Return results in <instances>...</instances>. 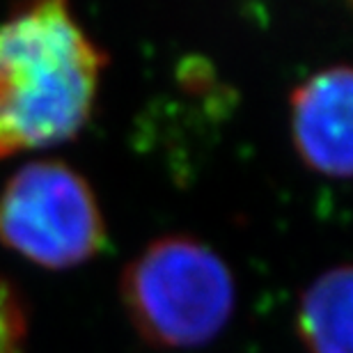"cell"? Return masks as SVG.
Segmentation results:
<instances>
[{
	"label": "cell",
	"instance_id": "7a4b0ae2",
	"mask_svg": "<svg viewBox=\"0 0 353 353\" xmlns=\"http://www.w3.org/2000/svg\"><path fill=\"white\" fill-rule=\"evenodd\" d=\"M124 307L145 342L195 349L211 342L234 312V275L211 245L163 236L131 259L119 282Z\"/></svg>",
	"mask_w": 353,
	"mask_h": 353
},
{
	"label": "cell",
	"instance_id": "5b68a950",
	"mask_svg": "<svg viewBox=\"0 0 353 353\" xmlns=\"http://www.w3.org/2000/svg\"><path fill=\"white\" fill-rule=\"evenodd\" d=\"M351 266H335L310 282L299 301V335L310 353H351Z\"/></svg>",
	"mask_w": 353,
	"mask_h": 353
},
{
	"label": "cell",
	"instance_id": "3957f363",
	"mask_svg": "<svg viewBox=\"0 0 353 353\" xmlns=\"http://www.w3.org/2000/svg\"><path fill=\"white\" fill-rule=\"evenodd\" d=\"M0 241L53 271L88 262L105 243L94 190L65 161L26 163L0 190Z\"/></svg>",
	"mask_w": 353,
	"mask_h": 353
},
{
	"label": "cell",
	"instance_id": "277c9868",
	"mask_svg": "<svg viewBox=\"0 0 353 353\" xmlns=\"http://www.w3.org/2000/svg\"><path fill=\"white\" fill-rule=\"evenodd\" d=\"M353 74L347 65L314 72L292 94V136L301 161L323 176L351 174Z\"/></svg>",
	"mask_w": 353,
	"mask_h": 353
},
{
	"label": "cell",
	"instance_id": "6da1fadb",
	"mask_svg": "<svg viewBox=\"0 0 353 353\" xmlns=\"http://www.w3.org/2000/svg\"><path fill=\"white\" fill-rule=\"evenodd\" d=\"M105 53L60 0L0 23V159L74 138L92 115Z\"/></svg>",
	"mask_w": 353,
	"mask_h": 353
},
{
	"label": "cell",
	"instance_id": "8992f818",
	"mask_svg": "<svg viewBox=\"0 0 353 353\" xmlns=\"http://www.w3.org/2000/svg\"><path fill=\"white\" fill-rule=\"evenodd\" d=\"M28 316L12 282L0 273V353H26Z\"/></svg>",
	"mask_w": 353,
	"mask_h": 353
}]
</instances>
